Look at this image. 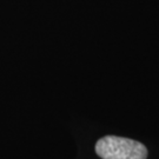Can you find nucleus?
<instances>
[{
	"mask_svg": "<svg viewBox=\"0 0 159 159\" xmlns=\"http://www.w3.org/2000/svg\"><path fill=\"white\" fill-rule=\"evenodd\" d=\"M96 153L102 159H146L148 148L133 139L105 136L97 142Z\"/></svg>",
	"mask_w": 159,
	"mask_h": 159,
	"instance_id": "1",
	"label": "nucleus"
}]
</instances>
